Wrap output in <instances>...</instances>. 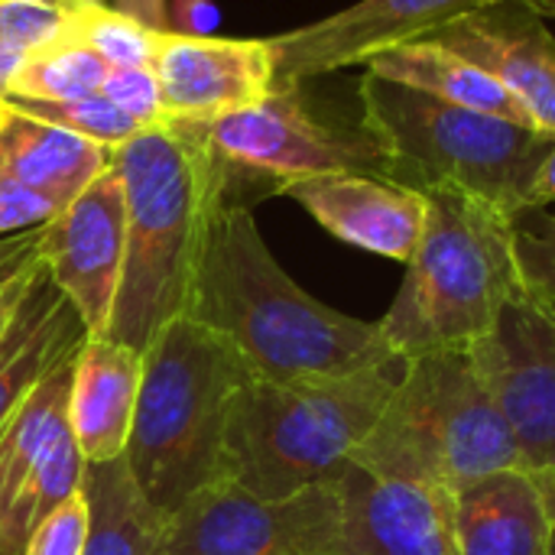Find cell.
Here are the masks:
<instances>
[{
  "label": "cell",
  "mask_w": 555,
  "mask_h": 555,
  "mask_svg": "<svg viewBox=\"0 0 555 555\" xmlns=\"http://www.w3.org/2000/svg\"><path fill=\"white\" fill-rule=\"evenodd\" d=\"M185 315L267 380L400 367L377 322L319 302L280 267L237 195H224L205 221Z\"/></svg>",
  "instance_id": "cell-1"
},
{
  "label": "cell",
  "mask_w": 555,
  "mask_h": 555,
  "mask_svg": "<svg viewBox=\"0 0 555 555\" xmlns=\"http://www.w3.org/2000/svg\"><path fill=\"white\" fill-rule=\"evenodd\" d=\"M127 198V247L107 338L146 351L189 312L195 260L211 208L234 195V172L208 124L172 120L114 146Z\"/></svg>",
  "instance_id": "cell-2"
},
{
  "label": "cell",
  "mask_w": 555,
  "mask_h": 555,
  "mask_svg": "<svg viewBox=\"0 0 555 555\" xmlns=\"http://www.w3.org/2000/svg\"><path fill=\"white\" fill-rule=\"evenodd\" d=\"M426 231L403 286L377 322L397 361L468 351L527 289L517 257V218L452 189L423 192Z\"/></svg>",
  "instance_id": "cell-3"
},
{
  "label": "cell",
  "mask_w": 555,
  "mask_h": 555,
  "mask_svg": "<svg viewBox=\"0 0 555 555\" xmlns=\"http://www.w3.org/2000/svg\"><path fill=\"white\" fill-rule=\"evenodd\" d=\"M400 367L348 377H247L224 429V478L257 498L338 485L377 426Z\"/></svg>",
  "instance_id": "cell-4"
},
{
  "label": "cell",
  "mask_w": 555,
  "mask_h": 555,
  "mask_svg": "<svg viewBox=\"0 0 555 555\" xmlns=\"http://www.w3.org/2000/svg\"><path fill=\"white\" fill-rule=\"evenodd\" d=\"M254 377L237 351L189 315L169 322L143 351V377L127 442L140 494L176 514L224 478V429L237 387Z\"/></svg>",
  "instance_id": "cell-5"
},
{
  "label": "cell",
  "mask_w": 555,
  "mask_h": 555,
  "mask_svg": "<svg viewBox=\"0 0 555 555\" xmlns=\"http://www.w3.org/2000/svg\"><path fill=\"white\" fill-rule=\"evenodd\" d=\"M358 98L361 124L384 146L393 182L416 192H465L517 221L540 211L533 185L555 143L550 133L446 104L371 72L361 75Z\"/></svg>",
  "instance_id": "cell-6"
},
{
  "label": "cell",
  "mask_w": 555,
  "mask_h": 555,
  "mask_svg": "<svg viewBox=\"0 0 555 555\" xmlns=\"http://www.w3.org/2000/svg\"><path fill=\"white\" fill-rule=\"evenodd\" d=\"M351 465L449 498L488 475L524 468L517 439L472 351L403 361L393 393Z\"/></svg>",
  "instance_id": "cell-7"
},
{
  "label": "cell",
  "mask_w": 555,
  "mask_h": 555,
  "mask_svg": "<svg viewBox=\"0 0 555 555\" xmlns=\"http://www.w3.org/2000/svg\"><path fill=\"white\" fill-rule=\"evenodd\" d=\"M341 533L338 485L270 501L221 478L166 517L169 555H341Z\"/></svg>",
  "instance_id": "cell-8"
},
{
  "label": "cell",
  "mask_w": 555,
  "mask_h": 555,
  "mask_svg": "<svg viewBox=\"0 0 555 555\" xmlns=\"http://www.w3.org/2000/svg\"><path fill=\"white\" fill-rule=\"evenodd\" d=\"M302 88H276L263 101L211 120L215 150L247 176L267 179L273 192L283 182L328 172L390 179V159L367 127L328 120L306 101Z\"/></svg>",
  "instance_id": "cell-9"
},
{
  "label": "cell",
  "mask_w": 555,
  "mask_h": 555,
  "mask_svg": "<svg viewBox=\"0 0 555 555\" xmlns=\"http://www.w3.org/2000/svg\"><path fill=\"white\" fill-rule=\"evenodd\" d=\"M75 354L33 390L0 436V555H23L39 520L85 485L88 462L68 426Z\"/></svg>",
  "instance_id": "cell-10"
},
{
  "label": "cell",
  "mask_w": 555,
  "mask_h": 555,
  "mask_svg": "<svg viewBox=\"0 0 555 555\" xmlns=\"http://www.w3.org/2000/svg\"><path fill=\"white\" fill-rule=\"evenodd\" d=\"M475 367L507 420L520 465L555 468V302L524 289L494 332L468 348Z\"/></svg>",
  "instance_id": "cell-11"
},
{
  "label": "cell",
  "mask_w": 555,
  "mask_h": 555,
  "mask_svg": "<svg viewBox=\"0 0 555 555\" xmlns=\"http://www.w3.org/2000/svg\"><path fill=\"white\" fill-rule=\"evenodd\" d=\"M498 3L511 0H358L319 23L270 39L276 88H302L312 78L364 65L387 49L433 39L446 26Z\"/></svg>",
  "instance_id": "cell-12"
},
{
  "label": "cell",
  "mask_w": 555,
  "mask_h": 555,
  "mask_svg": "<svg viewBox=\"0 0 555 555\" xmlns=\"http://www.w3.org/2000/svg\"><path fill=\"white\" fill-rule=\"evenodd\" d=\"M127 247V198L111 166L39 231V260L52 286L72 302L91 338L114 315Z\"/></svg>",
  "instance_id": "cell-13"
},
{
  "label": "cell",
  "mask_w": 555,
  "mask_h": 555,
  "mask_svg": "<svg viewBox=\"0 0 555 555\" xmlns=\"http://www.w3.org/2000/svg\"><path fill=\"white\" fill-rule=\"evenodd\" d=\"M172 120L211 124L276 91L270 39L159 33L150 62Z\"/></svg>",
  "instance_id": "cell-14"
},
{
  "label": "cell",
  "mask_w": 555,
  "mask_h": 555,
  "mask_svg": "<svg viewBox=\"0 0 555 555\" xmlns=\"http://www.w3.org/2000/svg\"><path fill=\"white\" fill-rule=\"evenodd\" d=\"M280 195L299 202L332 237L403 267L416 254L429 215L423 192L364 172L293 179L280 185Z\"/></svg>",
  "instance_id": "cell-15"
},
{
  "label": "cell",
  "mask_w": 555,
  "mask_h": 555,
  "mask_svg": "<svg viewBox=\"0 0 555 555\" xmlns=\"http://www.w3.org/2000/svg\"><path fill=\"white\" fill-rule=\"evenodd\" d=\"M543 20L530 3L511 0L446 26L433 42L494 75L555 140V33Z\"/></svg>",
  "instance_id": "cell-16"
},
{
  "label": "cell",
  "mask_w": 555,
  "mask_h": 555,
  "mask_svg": "<svg viewBox=\"0 0 555 555\" xmlns=\"http://www.w3.org/2000/svg\"><path fill=\"white\" fill-rule=\"evenodd\" d=\"M341 555H462L452 527V498L410 481L348 468Z\"/></svg>",
  "instance_id": "cell-17"
},
{
  "label": "cell",
  "mask_w": 555,
  "mask_h": 555,
  "mask_svg": "<svg viewBox=\"0 0 555 555\" xmlns=\"http://www.w3.org/2000/svg\"><path fill=\"white\" fill-rule=\"evenodd\" d=\"M143 377V354L107 338H85L68 387V426L88 465L117 462L127 455L137 397Z\"/></svg>",
  "instance_id": "cell-18"
},
{
  "label": "cell",
  "mask_w": 555,
  "mask_h": 555,
  "mask_svg": "<svg viewBox=\"0 0 555 555\" xmlns=\"http://www.w3.org/2000/svg\"><path fill=\"white\" fill-rule=\"evenodd\" d=\"M452 527L462 555H555V520L527 468L452 494Z\"/></svg>",
  "instance_id": "cell-19"
},
{
  "label": "cell",
  "mask_w": 555,
  "mask_h": 555,
  "mask_svg": "<svg viewBox=\"0 0 555 555\" xmlns=\"http://www.w3.org/2000/svg\"><path fill=\"white\" fill-rule=\"evenodd\" d=\"M42 263V260H39ZM88 338L72 302L39 270L10 332L0 341V436L33 390Z\"/></svg>",
  "instance_id": "cell-20"
},
{
  "label": "cell",
  "mask_w": 555,
  "mask_h": 555,
  "mask_svg": "<svg viewBox=\"0 0 555 555\" xmlns=\"http://www.w3.org/2000/svg\"><path fill=\"white\" fill-rule=\"evenodd\" d=\"M114 159L111 146L52 127L0 101V166L65 208Z\"/></svg>",
  "instance_id": "cell-21"
},
{
  "label": "cell",
  "mask_w": 555,
  "mask_h": 555,
  "mask_svg": "<svg viewBox=\"0 0 555 555\" xmlns=\"http://www.w3.org/2000/svg\"><path fill=\"white\" fill-rule=\"evenodd\" d=\"M364 72L397 81V85H406L413 91L433 94L446 104L472 107L481 114H494V117L533 127L524 104L494 75H488L481 65L468 62L465 55H459L433 39L387 49V52L367 59Z\"/></svg>",
  "instance_id": "cell-22"
},
{
  "label": "cell",
  "mask_w": 555,
  "mask_h": 555,
  "mask_svg": "<svg viewBox=\"0 0 555 555\" xmlns=\"http://www.w3.org/2000/svg\"><path fill=\"white\" fill-rule=\"evenodd\" d=\"M81 491L91 514L81 555H169L166 514L140 494L127 459L88 465Z\"/></svg>",
  "instance_id": "cell-23"
},
{
  "label": "cell",
  "mask_w": 555,
  "mask_h": 555,
  "mask_svg": "<svg viewBox=\"0 0 555 555\" xmlns=\"http://www.w3.org/2000/svg\"><path fill=\"white\" fill-rule=\"evenodd\" d=\"M111 65L98 59L75 39H59L39 52H29L10 85L7 98H33V101H72L101 94ZM3 98V101H7Z\"/></svg>",
  "instance_id": "cell-24"
},
{
  "label": "cell",
  "mask_w": 555,
  "mask_h": 555,
  "mask_svg": "<svg viewBox=\"0 0 555 555\" xmlns=\"http://www.w3.org/2000/svg\"><path fill=\"white\" fill-rule=\"evenodd\" d=\"M68 39L91 49L111 68H133L153 62L159 33L101 0L68 7Z\"/></svg>",
  "instance_id": "cell-25"
},
{
  "label": "cell",
  "mask_w": 555,
  "mask_h": 555,
  "mask_svg": "<svg viewBox=\"0 0 555 555\" xmlns=\"http://www.w3.org/2000/svg\"><path fill=\"white\" fill-rule=\"evenodd\" d=\"M10 107L39 117L52 127H62L68 133H78L85 140H94L101 146H120L130 137H137L143 127L130 120L120 107H114L104 94L72 98V101H33V98H7Z\"/></svg>",
  "instance_id": "cell-26"
},
{
  "label": "cell",
  "mask_w": 555,
  "mask_h": 555,
  "mask_svg": "<svg viewBox=\"0 0 555 555\" xmlns=\"http://www.w3.org/2000/svg\"><path fill=\"white\" fill-rule=\"evenodd\" d=\"M68 36L62 0H0V42L29 55Z\"/></svg>",
  "instance_id": "cell-27"
},
{
  "label": "cell",
  "mask_w": 555,
  "mask_h": 555,
  "mask_svg": "<svg viewBox=\"0 0 555 555\" xmlns=\"http://www.w3.org/2000/svg\"><path fill=\"white\" fill-rule=\"evenodd\" d=\"M101 94L120 107L130 120H137L143 130L146 127H163V124H172L166 104H163V91H159V81L153 75L150 65H133V68H111L107 78H104V88Z\"/></svg>",
  "instance_id": "cell-28"
},
{
  "label": "cell",
  "mask_w": 555,
  "mask_h": 555,
  "mask_svg": "<svg viewBox=\"0 0 555 555\" xmlns=\"http://www.w3.org/2000/svg\"><path fill=\"white\" fill-rule=\"evenodd\" d=\"M88 530H91V514H88L85 491H78L75 498L62 501L52 514L39 520V527L26 540L23 555H81L88 543Z\"/></svg>",
  "instance_id": "cell-29"
},
{
  "label": "cell",
  "mask_w": 555,
  "mask_h": 555,
  "mask_svg": "<svg viewBox=\"0 0 555 555\" xmlns=\"http://www.w3.org/2000/svg\"><path fill=\"white\" fill-rule=\"evenodd\" d=\"M540 228L517 221V257L527 280V289L555 302V218L546 208L537 211Z\"/></svg>",
  "instance_id": "cell-30"
},
{
  "label": "cell",
  "mask_w": 555,
  "mask_h": 555,
  "mask_svg": "<svg viewBox=\"0 0 555 555\" xmlns=\"http://www.w3.org/2000/svg\"><path fill=\"white\" fill-rule=\"evenodd\" d=\"M62 208L52 198H46L42 192L29 189L26 182H20L13 172H7L0 166V237L42 228Z\"/></svg>",
  "instance_id": "cell-31"
},
{
  "label": "cell",
  "mask_w": 555,
  "mask_h": 555,
  "mask_svg": "<svg viewBox=\"0 0 555 555\" xmlns=\"http://www.w3.org/2000/svg\"><path fill=\"white\" fill-rule=\"evenodd\" d=\"M169 29L182 36H215L221 20L211 0H169Z\"/></svg>",
  "instance_id": "cell-32"
},
{
  "label": "cell",
  "mask_w": 555,
  "mask_h": 555,
  "mask_svg": "<svg viewBox=\"0 0 555 555\" xmlns=\"http://www.w3.org/2000/svg\"><path fill=\"white\" fill-rule=\"evenodd\" d=\"M39 270H42V263L33 260L29 267H23L20 273H13V276H7L0 283V341L10 332V325H13V319H16V312H20V306L26 299V293L33 289V283L39 276Z\"/></svg>",
  "instance_id": "cell-33"
},
{
  "label": "cell",
  "mask_w": 555,
  "mask_h": 555,
  "mask_svg": "<svg viewBox=\"0 0 555 555\" xmlns=\"http://www.w3.org/2000/svg\"><path fill=\"white\" fill-rule=\"evenodd\" d=\"M39 231L42 228L0 237V283L13 273H20L23 267H29L33 260H39Z\"/></svg>",
  "instance_id": "cell-34"
},
{
  "label": "cell",
  "mask_w": 555,
  "mask_h": 555,
  "mask_svg": "<svg viewBox=\"0 0 555 555\" xmlns=\"http://www.w3.org/2000/svg\"><path fill=\"white\" fill-rule=\"evenodd\" d=\"M104 3H111L114 10H120V13L133 16V20H140L143 26H150L156 33L169 29V13H166L169 0H104Z\"/></svg>",
  "instance_id": "cell-35"
},
{
  "label": "cell",
  "mask_w": 555,
  "mask_h": 555,
  "mask_svg": "<svg viewBox=\"0 0 555 555\" xmlns=\"http://www.w3.org/2000/svg\"><path fill=\"white\" fill-rule=\"evenodd\" d=\"M533 202L537 208H546L555 202V143L553 150L546 153L543 166H540V176H537V185H533Z\"/></svg>",
  "instance_id": "cell-36"
},
{
  "label": "cell",
  "mask_w": 555,
  "mask_h": 555,
  "mask_svg": "<svg viewBox=\"0 0 555 555\" xmlns=\"http://www.w3.org/2000/svg\"><path fill=\"white\" fill-rule=\"evenodd\" d=\"M23 59H26L23 52H16V49H10V46L0 42V101L10 94V85H13V78H16Z\"/></svg>",
  "instance_id": "cell-37"
},
{
  "label": "cell",
  "mask_w": 555,
  "mask_h": 555,
  "mask_svg": "<svg viewBox=\"0 0 555 555\" xmlns=\"http://www.w3.org/2000/svg\"><path fill=\"white\" fill-rule=\"evenodd\" d=\"M530 475H533V481H537V488H540V494H543V501H546V507H550L555 520V468L553 472H530Z\"/></svg>",
  "instance_id": "cell-38"
},
{
  "label": "cell",
  "mask_w": 555,
  "mask_h": 555,
  "mask_svg": "<svg viewBox=\"0 0 555 555\" xmlns=\"http://www.w3.org/2000/svg\"><path fill=\"white\" fill-rule=\"evenodd\" d=\"M540 16H555V0H533L530 3Z\"/></svg>",
  "instance_id": "cell-39"
},
{
  "label": "cell",
  "mask_w": 555,
  "mask_h": 555,
  "mask_svg": "<svg viewBox=\"0 0 555 555\" xmlns=\"http://www.w3.org/2000/svg\"><path fill=\"white\" fill-rule=\"evenodd\" d=\"M65 7H81V3H101V0H62Z\"/></svg>",
  "instance_id": "cell-40"
}]
</instances>
